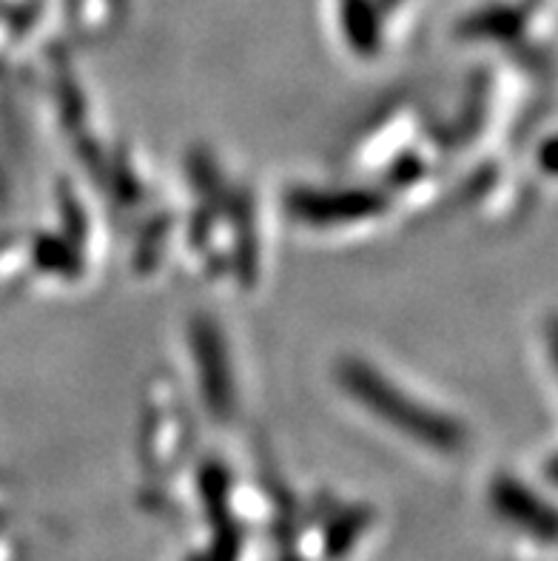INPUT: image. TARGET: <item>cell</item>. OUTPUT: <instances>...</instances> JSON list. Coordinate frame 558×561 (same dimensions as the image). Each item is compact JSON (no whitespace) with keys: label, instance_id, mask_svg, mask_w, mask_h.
I'll return each mask as SVG.
<instances>
[{"label":"cell","instance_id":"obj_1","mask_svg":"<svg viewBox=\"0 0 558 561\" xmlns=\"http://www.w3.org/2000/svg\"><path fill=\"white\" fill-rule=\"evenodd\" d=\"M499 502H502V511L508 513L510 519L522 522V525H527L531 530L542 534L545 539H553V516L547 511H542L538 502H533L531 496H524V493L519 491H508L502 493Z\"/></svg>","mask_w":558,"mask_h":561}]
</instances>
